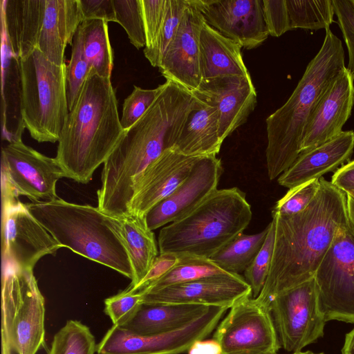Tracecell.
I'll return each mask as SVG.
<instances>
[{"label":"cell","instance_id":"5b68a950","mask_svg":"<svg viewBox=\"0 0 354 354\" xmlns=\"http://www.w3.org/2000/svg\"><path fill=\"white\" fill-rule=\"evenodd\" d=\"M26 205L62 248H69L132 279L133 270L119 232L118 218L97 207L59 198Z\"/></svg>","mask_w":354,"mask_h":354},{"label":"cell","instance_id":"e0dca14e","mask_svg":"<svg viewBox=\"0 0 354 354\" xmlns=\"http://www.w3.org/2000/svg\"><path fill=\"white\" fill-rule=\"evenodd\" d=\"M222 171L216 156L200 158L187 179L147 212L145 217L149 229L164 227L192 211L218 189Z\"/></svg>","mask_w":354,"mask_h":354},{"label":"cell","instance_id":"2e32d148","mask_svg":"<svg viewBox=\"0 0 354 354\" xmlns=\"http://www.w3.org/2000/svg\"><path fill=\"white\" fill-rule=\"evenodd\" d=\"M143 304H192L230 308L252 297V290L241 274L227 273L142 292Z\"/></svg>","mask_w":354,"mask_h":354},{"label":"cell","instance_id":"d4e9b609","mask_svg":"<svg viewBox=\"0 0 354 354\" xmlns=\"http://www.w3.org/2000/svg\"><path fill=\"white\" fill-rule=\"evenodd\" d=\"M241 49L239 44L205 21L200 38L202 82L224 76L251 77Z\"/></svg>","mask_w":354,"mask_h":354},{"label":"cell","instance_id":"7dc6e473","mask_svg":"<svg viewBox=\"0 0 354 354\" xmlns=\"http://www.w3.org/2000/svg\"><path fill=\"white\" fill-rule=\"evenodd\" d=\"M330 182L345 193L354 191V160L348 161L337 169Z\"/></svg>","mask_w":354,"mask_h":354},{"label":"cell","instance_id":"e575fe53","mask_svg":"<svg viewBox=\"0 0 354 354\" xmlns=\"http://www.w3.org/2000/svg\"><path fill=\"white\" fill-rule=\"evenodd\" d=\"M188 0H167L164 24L154 47L144 53L152 66L159 67L162 57L175 37Z\"/></svg>","mask_w":354,"mask_h":354},{"label":"cell","instance_id":"4316f807","mask_svg":"<svg viewBox=\"0 0 354 354\" xmlns=\"http://www.w3.org/2000/svg\"><path fill=\"white\" fill-rule=\"evenodd\" d=\"M200 100L189 113L172 149L190 156H216L223 143L219 135L218 111L216 106Z\"/></svg>","mask_w":354,"mask_h":354},{"label":"cell","instance_id":"f546056e","mask_svg":"<svg viewBox=\"0 0 354 354\" xmlns=\"http://www.w3.org/2000/svg\"><path fill=\"white\" fill-rule=\"evenodd\" d=\"M80 28L84 55L89 71L103 77L111 78L113 56L109 37L108 22L102 19H85Z\"/></svg>","mask_w":354,"mask_h":354},{"label":"cell","instance_id":"7c38bea8","mask_svg":"<svg viewBox=\"0 0 354 354\" xmlns=\"http://www.w3.org/2000/svg\"><path fill=\"white\" fill-rule=\"evenodd\" d=\"M227 308L211 307L207 312L178 329L143 335L113 325L97 344V354H180L215 330Z\"/></svg>","mask_w":354,"mask_h":354},{"label":"cell","instance_id":"ac0fdd59","mask_svg":"<svg viewBox=\"0 0 354 354\" xmlns=\"http://www.w3.org/2000/svg\"><path fill=\"white\" fill-rule=\"evenodd\" d=\"M205 21L241 47L252 49L269 35L263 0H201Z\"/></svg>","mask_w":354,"mask_h":354},{"label":"cell","instance_id":"9a60e30c","mask_svg":"<svg viewBox=\"0 0 354 354\" xmlns=\"http://www.w3.org/2000/svg\"><path fill=\"white\" fill-rule=\"evenodd\" d=\"M205 23L201 0H188L178 31L158 67L166 80H171L192 93L202 82L200 38Z\"/></svg>","mask_w":354,"mask_h":354},{"label":"cell","instance_id":"b9f144b4","mask_svg":"<svg viewBox=\"0 0 354 354\" xmlns=\"http://www.w3.org/2000/svg\"><path fill=\"white\" fill-rule=\"evenodd\" d=\"M167 0H141L146 45L143 53L155 46L162 30L167 10Z\"/></svg>","mask_w":354,"mask_h":354},{"label":"cell","instance_id":"d590c367","mask_svg":"<svg viewBox=\"0 0 354 354\" xmlns=\"http://www.w3.org/2000/svg\"><path fill=\"white\" fill-rule=\"evenodd\" d=\"M116 22L126 31L137 49L145 47L146 37L141 0H113Z\"/></svg>","mask_w":354,"mask_h":354},{"label":"cell","instance_id":"f1b7e54d","mask_svg":"<svg viewBox=\"0 0 354 354\" xmlns=\"http://www.w3.org/2000/svg\"><path fill=\"white\" fill-rule=\"evenodd\" d=\"M119 232L128 253L133 278L129 287L138 285L157 258L154 233L147 225L145 216L130 214L118 218Z\"/></svg>","mask_w":354,"mask_h":354},{"label":"cell","instance_id":"ab89813d","mask_svg":"<svg viewBox=\"0 0 354 354\" xmlns=\"http://www.w3.org/2000/svg\"><path fill=\"white\" fill-rule=\"evenodd\" d=\"M142 304V292L127 288L104 300V313L113 325L122 326L134 317Z\"/></svg>","mask_w":354,"mask_h":354},{"label":"cell","instance_id":"f907efd6","mask_svg":"<svg viewBox=\"0 0 354 354\" xmlns=\"http://www.w3.org/2000/svg\"><path fill=\"white\" fill-rule=\"evenodd\" d=\"M275 354H278V353H275ZM291 354H324V353H313L312 351H305V352H298V353H291Z\"/></svg>","mask_w":354,"mask_h":354},{"label":"cell","instance_id":"ba28073f","mask_svg":"<svg viewBox=\"0 0 354 354\" xmlns=\"http://www.w3.org/2000/svg\"><path fill=\"white\" fill-rule=\"evenodd\" d=\"M32 270L3 268V344L17 354H36L45 346V301Z\"/></svg>","mask_w":354,"mask_h":354},{"label":"cell","instance_id":"681fc988","mask_svg":"<svg viewBox=\"0 0 354 354\" xmlns=\"http://www.w3.org/2000/svg\"><path fill=\"white\" fill-rule=\"evenodd\" d=\"M342 354H354V328L345 336Z\"/></svg>","mask_w":354,"mask_h":354},{"label":"cell","instance_id":"4dcf8cb0","mask_svg":"<svg viewBox=\"0 0 354 354\" xmlns=\"http://www.w3.org/2000/svg\"><path fill=\"white\" fill-rule=\"evenodd\" d=\"M268 227L253 234L241 233L209 259L223 270L240 274L252 263L262 247Z\"/></svg>","mask_w":354,"mask_h":354},{"label":"cell","instance_id":"52a82bcc","mask_svg":"<svg viewBox=\"0 0 354 354\" xmlns=\"http://www.w3.org/2000/svg\"><path fill=\"white\" fill-rule=\"evenodd\" d=\"M19 62L21 115L25 128L39 142H58L69 112L66 64L51 62L37 48Z\"/></svg>","mask_w":354,"mask_h":354},{"label":"cell","instance_id":"60d3db41","mask_svg":"<svg viewBox=\"0 0 354 354\" xmlns=\"http://www.w3.org/2000/svg\"><path fill=\"white\" fill-rule=\"evenodd\" d=\"M161 88L145 89L133 86V91L124 99L122 105V115L120 118L124 130L134 124L151 106Z\"/></svg>","mask_w":354,"mask_h":354},{"label":"cell","instance_id":"d6986e66","mask_svg":"<svg viewBox=\"0 0 354 354\" xmlns=\"http://www.w3.org/2000/svg\"><path fill=\"white\" fill-rule=\"evenodd\" d=\"M200 158L184 155L174 149L165 150L138 180L130 204V214L146 216L187 179Z\"/></svg>","mask_w":354,"mask_h":354},{"label":"cell","instance_id":"7402d4cb","mask_svg":"<svg viewBox=\"0 0 354 354\" xmlns=\"http://www.w3.org/2000/svg\"><path fill=\"white\" fill-rule=\"evenodd\" d=\"M354 131H343L335 138L301 152L279 178L278 183L288 189L335 171L351 157Z\"/></svg>","mask_w":354,"mask_h":354},{"label":"cell","instance_id":"484cf974","mask_svg":"<svg viewBox=\"0 0 354 354\" xmlns=\"http://www.w3.org/2000/svg\"><path fill=\"white\" fill-rule=\"evenodd\" d=\"M21 82L19 59L12 53L1 28L2 138L8 143L21 141L25 129L21 115Z\"/></svg>","mask_w":354,"mask_h":354},{"label":"cell","instance_id":"d6a6232c","mask_svg":"<svg viewBox=\"0 0 354 354\" xmlns=\"http://www.w3.org/2000/svg\"><path fill=\"white\" fill-rule=\"evenodd\" d=\"M178 257V262L171 270L140 291L156 290L207 277L229 273L221 269L209 259L190 256Z\"/></svg>","mask_w":354,"mask_h":354},{"label":"cell","instance_id":"9c48e42d","mask_svg":"<svg viewBox=\"0 0 354 354\" xmlns=\"http://www.w3.org/2000/svg\"><path fill=\"white\" fill-rule=\"evenodd\" d=\"M326 322L354 324V228L341 227L314 276Z\"/></svg>","mask_w":354,"mask_h":354},{"label":"cell","instance_id":"c3c4849f","mask_svg":"<svg viewBox=\"0 0 354 354\" xmlns=\"http://www.w3.org/2000/svg\"><path fill=\"white\" fill-rule=\"evenodd\" d=\"M188 354H221V348L214 339H201L196 342L188 350Z\"/></svg>","mask_w":354,"mask_h":354},{"label":"cell","instance_id":"7a4b0ae2","mask_svg":"<svg viewBox=\"0 0 354 354\" xmlns=\"http://www.w3.org/2000/svg\"><path fill=\"white\" fill-rule=\"evenodd\" d=\"M309 205L293 216H273L274 245L271 266L259 295L268 308L281 292L314 277L338 230L349 221L346 194L320 179Z\"/></svg>","mask_w":354,"mask_h":354},{"label":"cell","instance_id":"74e56055","mask_svg":"<svg viewBox=\"0 0 354 354\" xmlns=\"http://www.w3.org/2000/svg\"><path fill=\"white\" fill-rule=\"evenodd\" d=\"M264 243L256 257L244 272V278L252 290V297L257 298L261 292L271 266L274 245V222L268 224Z\"/></svg>","mask_w":354,"mask_h":354},{"label":"cell","instance_id":"4fadbf2b","mask_svg":"<svg viewBox=\"0 0 354 354\" xmlns=\"http://www.w3.org/2000/svg\"><path fill=\"white\" fill-rule=\"evenodd\" d=\"M230 309L213 335L221 354L277 353L281 346L268 308L250 297Z\"/></svg>","mask_w":354,"mask_h":354},{"label":"cell","instance_id":"1f68e13d","mask_svg":"<svg viewBox=\"0 0 354 354\" xmlns=\"http://www.w3.org/2000/svg\"><path fill=\"white\" fill-rule=\"evenodd\" d=\"M291 30L330 28L334 21L332 0H286Z\"/></svg>","mask_w":354,"mask_h":354},{"label":"cell","instance_id":"8fae6325","mask_svg":"<svg viewBox=\"0 0 354 354\" xmlns=\"http://www.w3.org/2000/svg\"><path fill=\"white\" fill-rule=\"evenodd\" d=\"M1 192L28 197L32 202L57 198L56 184L64 174L53 158L26 145L22 140L2 147Z\"/></svg>","mask_w":354,"mask_h":354},{"label":"cell","instance_id":"7bdbcfd3","mask_svg":"<svg viewBox=\"0 0 354 354\" xmlns=\"http://www.w3.org/2000/svg\"><path fill=\"white\" fill-rule=\"evenodd\" d=\"M337 24L341 30L348 54L347 69L354 76V5L352 0H332Z\"/></svg>","mask_w":354,"mask_h":354},{"label":"cell","instance_id":"8d00e7d4","mask_svg":"<svg viewBox=\"0 0 354 354\" xmlns=\"http://www.w3.org/2000/svg\"><path fill=\"white\" fill-rule=\"evenodd\" d=\"M89 72L84 55L82 37L80 26L72 43L71 59L66 66V86L68 111L73 106Z\"/></svg>","mask_w":354,"mask_h":354},{"label":"cell","instance_id":"44dd1931","mask_svg":"<svg viewBox=\"0 0 354 354\" xmlns=\"http://www.w3.org/2000/svg\"><path fill=\"white\" fill-rule=\"evenodd\" d=\"M354 106V76L345 66L320 98L306 126L301 153L340 134Z\"/></svg>","mask_w":354,"mask_h":354},{"label":"cell","instance_id":"30bf717a","mask_svg":"<svg viewBox=\"0 0 354 354\" xmlns=\"http://www.w3.org/2000/svg\"><path fill=\"white\" fill-rule=\"evenodd\" d=\"M281 347L298 353L323 337L326 322L315 278L275 297L270 305Z\"/></svg>","mask_w":354,"mask_h":354},{"label":"cell","instance_id":"6da1fadb","mask_svg":"<svg viewBox=\"0 0 354 354\" xmlns=\"http://www.w3.org/2000/svg\"><path fill=\"white\" fill-rule=\"evenodd\" d=\"M161 85L156 100L131 127L124 130L104 163L97 208L115 218L130 214L136 184L165 150L175 145L189 113L201 100L171 80Z\"/></svg>","mask_w":354,"mask_h":354},{"label":"cell","instance_id":"f5cc1de1","mask_svg":"<svg viewBox=\"0 0 354 354\" xmlns=\"http://www.w3.org/2000/svg\"><path fill=\"white\" fill-rule=\"evenodd\" d=\"M352 1H353V5H354V0H352Z\"/></svg>","mask_w":354,"mask_h":354},{"label":"cell","instance_id":"bcb514c9","mask_svg":"<svg viewBox=\"0 0 354 354\" xmlns=\"http://www.w3.org/2000/svg\"><path fill=\"white\" fill-rule=\"evenodd\" d=\"M85 19H102L116 22L113 0H80Z\"/></svg>","mask_w":354,"mask_h":354},{"label":"cell","instance_id":"f35d334b","mask_svg":"<svg viewBox=\"0 0 354 354\" xmlns=\"http://www.w3.org/2000/svg\"><path fill=\"white\" fill-rule=\"evenodd\" d=\"M319 179H313L289 189L273 207L272 216H290L304 211L317 194L320 187Z\"/></svg>","mask_w":354,"mask_h":354},{"label":"cell","instance_id":"277c9868","mask_svg":"<svg viewBox=\"0 0 354 354\" xmlns=\"http://www.w3.org/2000/svg\"><path fill=\"white\" fill-rule=\"evenodd\" d=\"M290 97L266 118L269 178H279L301 153L306 126L320 98L346 66L342 42L330 28Z\"/></svg>","mask_w":354,"mask_h":354},{"label":"cell","instance_id":"8992f818","mask_svg":"<svg viewBox=\"0 0 354 354\" xmlns=\"http://www.w3.org/2000/svg\"><path fill=\"white\" fill-rule=\"evenodd\" d=\"M252 216L241 189H217L189 213L162 227L159 252L210 259L243 233Z\"/></svg>","mask_w":354,"mask_h":354},{"label":"cell","instance_id":"816d5d0a","mask_svg":"<svg viewBox=\"0 0 354 354\" xmlns=\"http://www.w3.org/2000/svg\"><path fill=\"white\" fill-rule=\"evenodd\" d=\"M346 194L354 199V191L348 192Z\"/></svg>","mask_w":354,"mask_h":354},{"label":"cell","instance_id":"ee69618b","mask_svg":"<svg viewBox=\"0 0 354 354\" xmlns=\"http://www.w3.org/2000/svg\"><path fill=\"white\" fill-rule=\"evenodd\" d=\"M269 35L279 37L291 30L286 0H263Z\"/></svg>","mask_w":354,"mask_h":354},{"label":"cell","instance_id":"ffe728a7","mask_svg":"<svg viewBox=\"0 0 354 354\" xmlns=\"http://www.w3.org/2000/svg\"><path fill=\"white\" fill-rule=\"evenodd\" d=\"M192 93L217 109L223 142L246 122L257 102L251 77L224 76L203 81Z\"/></svg>","mask_w":354,"mask_h":354},{"label":"cell","instance_id":"f6af8a7d","mask_svg":"<svg viewBox=\"0 0 354 354\" xmlns=\"http://www.w3.org/2000/svg\"><path fill=\"white\" fill-rule=\"evenodd\" d=\"M178 261V257L175 254H160L141 281L133 288L129 286L127 288L132 291H140L145 289L166 274L176 264Z\"/></svg>","mask_w":354,"mask_h":354},{"label":"cell","instance_id":"836d02e7","mask_svg":"<svg viewBox=\"0 0 354 354\" xmlns=\"http://www.w3.org/2000/svg\"><path fill=\"white\" fill-rule=\"evenodd\" d=\"M95 339L90 328L70 319L54 335L48 354H95Z\"/></svg>","mask_w":354,"mask_h":354},{"label":"cell","instance_id":"83f0119b","mask_svg":"<svg viewBox=\"0 0 354 354\" xmlns=\"http://www.w3.org/2000/svg\"><path fill=\"white\" fill-rule=\"evenodd\" d=\"M210 308L192 304H142L134 317L120 327L143 335L165 333L185 326Z\"/></svg>","mask_w":354,"mask_h":354},{"label":"cell","instance_id":"603a6c76","mask_svg":"<svg viewBox=\"0 0 354 354\" xmlns=\"http://www.w3.org/2000/svg\"><path fill=\"white\" fill-rule=\"evenodd\" d=\"M83 21L80 0H45L37 48L51 62L65 64V49Z\"/></svg>","mask_w":354,"mask_h":354},{"label":"cell","instance_id":"3957f363","mask_svg":"<svg viewBox=\"0 0 354 354\" xmlns=\"http://www.w3.org/2000/svg\"><path fill=\"white\" fill-rule=\"evenodd\" d=\"M123 132L111 78L89 71L58 140L55 159L64 177L88 183Z\"/></svg>","mask_w":354,"mask_h":354},{"label":"cell","instance_id":"cb8c5ba5","mask_svg":"<svg viewBox=\"0 0 354 354\" xmlns=\"http://www.w3.org/2000/svg\"><path fill=\"white\" fill-rule=\"evenodd\" d=\"M45 10V0L1 1V28L13 55L29 56L38 45Z\"/></svg>","mask_w":354,"mask_h":354},{"label":"cell","instance_id":"5bb4252c","mask_svg":"<svg viewBox=\"0 0 354 354\" xmlns=\"http://www.w3.org/2000/svg\"><path fill=\"white\" fill-rule=\"evenodd\" d=\"M2 268L33 269L43 257L62 248L18 199L1 203Z\"/></svg>","mask_w":354,"mask_h":354}]
</instances>
